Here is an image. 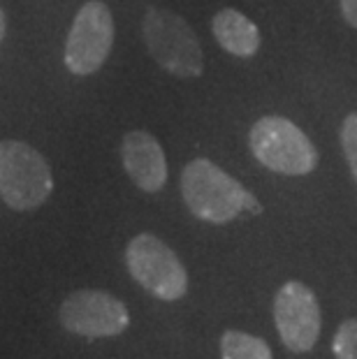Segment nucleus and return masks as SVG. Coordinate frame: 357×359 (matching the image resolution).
Instances as JSON below:
<instances>
[{"mask_svg": "<svg viewBox=\"0 0 357 359\" xmlns=\"http://www.w3.org/2000/svg\"><path fill=\"white\" fill-rule=\"evenodd\" d=\"M181 197L195 218L211 225L232 223L241 211L262 213L253 193L209 158H195L184 167Z\"/></svg>", "mask_w": 357, "mask_h": 359, "instance_id": "f257e3e1", "label": "nucleus"}, {"mask_svg": "<svg viewBox=\"0 0 357 359\" xmlns=\"http://www.w3.org/2000/svg\"><path fill=\"white\" fill-rule=\"evenodd\" d=\"M142 37L151 58L179 79H195L204 72V53L191 24L165 7H149L142 19Z\"/></svg>", "mask_w": 357, "mask_h": 359, "instance_id": "f03ea898", "label": "nucleus"}, {"mask_svg": "<svg viewBox=\"0 0 357 359\" xmlns=\"http://www.w3.org/2000/svg\"><path fill=\"white\" fill-rule=\"evenodd\" d=\"M248 144L257 163L283 177H307L318 167L314 142L285 116L257 118L248 133Z\"/></svg>", "mask_w": 357, "mask_h": 359, "instance_id": "7ed1b4c3", "label": "nucleus"}, {"mask_svg": "<svg viewBox=\"0 0 357 359\" xmlns=\"http://www.w3.org/2000/svg\"><path fill=\"white\" fill-rule=\"evenodd\" d=\"M54 174L40 151L26 142H0V200L14 211H33L49 200Z\"/></svg>", "mask_w": 357, "mask_h": 359, "instance_id": "20e7f679", "label": "nucleus"}, {"mask_svg": "<svg viewBox=\"0 0 357 359\" xmlns=\"http://www.w3.org/2000/svg\"><path fill=\"white\" fill-rule=\"evenodd\" d=\"M130 276L161 302H179L188 292V271L179 255L156 234L142 232L126 246Z\"/></svg>", "mask_w": 357, "mask_h": 359, "instance_id": "39448f33", "label": "nucleus"}, {"mask_svg": "<svg viewBox=\"0 0 357 359\" xmlns=\"http://www.w3.org/2000/svg\"><path fill=\"white\" fill-rule=\"evenodd\" d=\"M114 17L107 3L88 0L74 14L72 28L65 40V67L77 77H88L97 72L109 58L114 47Z\"/></svg>", "mask_w": 357, "mask_h": 359, "instance_id": "423d86ee", "label": "nucleus"}, {"mask_svg": "<svg viewBox=\"0 0 357 359\" xmlns=\"http://www.w3.org/2000/svg\"><path fill=\"white\" fill-rule=\"evenodd\" d=\"M58 320L70 334L83 339H109L130 325L126 304L105 290H74L58 309Z\"/></svg>", "mask_w": 357, "mask_h": 359, "instance_id": "0eeeda50", "label": "nucleus"}, {"mask_svg": "<svg viewBox=\"0 0 357 359\" xmlns=\"http://www.w3.org/2000/svg\"><path fill=\"white\" fill-rule=\"evenodd\" d=\"M274 325L290 353H309L321 336V304L302 280H288L274 297Z\"/></svg>", "mask_w": 357, "mask_h": 359, "instance_id": "6e6552de", "label": "nucleus"}, {"mask_svg": "<svg viewBox=\"0 0 357 359\" xmlns=\"http://www.w3.org/2000/svg\"><path fill=\"white\" fill-rule=\"evenodd\" d=\"M121 160L130 181L144 193H161L167 183V158L149 130H130L121 140Z\"/></svg>", "mask_w": 357, "mask_h": 359, "instance_id": "1a4fd4ad", "label": "nucleus"}, {"mask_svg": "<svg viewBox=\"0 0 357 359\" xmlns=\"http://www.w3.org/2000/svg\"><path fill=\"white\" fill-rule=\"evenodd\" d=\"M211 33H214L218 47L237 58H253L262 47V35L253 21L244 12L225 7L218 10L211 19Z\"/></svg>", "mask_w": 357, "mask_h": 359, "instance_id": "9d476101", "label": "nucleus"}, {"mask_svg": "<svg viewBox=\"0 0 357 359\" xmlns=\"http://www.w3.org/2000/svg\"><path fill=\"white\" fill-rule=\"evenodd\" d=\"M220 359H274L260 336L227 330L220 336Z\"/></svg>", "mask_w": 357, "mask_h": 359, "instance_id": "9b49d317", "label": "nucleus"}, {"mask_svg": "<svg viewBox=\"0 0 357 359\" xmlns=\"http://www.w3.org/2000/svg\"><path fill=\"white\" fill-rule=\"evenodd\" d=\"M332 350L334 359H357V318H348L339 325Z\"/></svg>", "mask_w": 357, "mask_h": 359, "instance_id": "f8f14e48", "label": "nucleus"}, {"mask_svg": "<svg viewBox=\"0 0 357 359\" xmlns=\"http://www.w3.org/2000/svg\"><path fill=\"white\" fill-rule=\"evenodd\" d=\"M341 149H344L348 170L357 183V111H351L341 123Z\"/></svg>", "mask_w": 357, "mask_h": 359, "instance_id": "ddd939ff", "label": "nucleus"}, {"mask_svg": "<svg viewBox=\"0 0 357 359\" xmlns=\"http://www.w3.org/2000/svg\"><path fill=\"white\" fill-rule=\"evenodd\" d=\"M341 14H344L346 24L357 30V0H339Z\"/></svg>", "mask_w": 357, "mask_h": 359, "instance_id": "4468645a", "label": "nucleus"}, {"mask_svg": "<svg viewBox=\"0 0 357 359\" xmlns=\"http://www.w3.org/2000/svg\"><path fill=\"white\" fill-rule=\"evenodd\" d=\"M5 28H7V19H5V12L0 10V42H3V37H5Z\"/></svg>", "mask_w": 357, "mask_h": 359, "instance_id": "2eb2a0df", "label": "nucleus"}]
</instances>
